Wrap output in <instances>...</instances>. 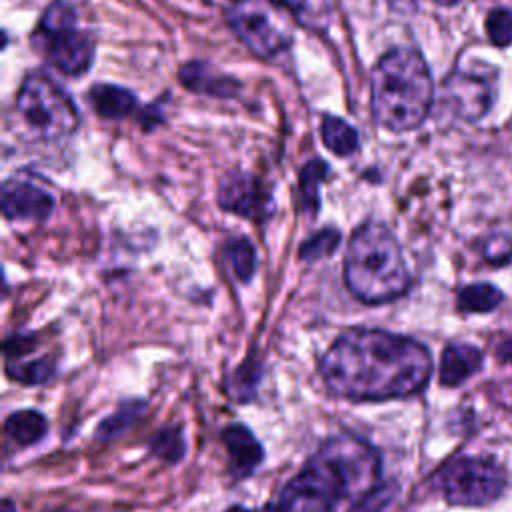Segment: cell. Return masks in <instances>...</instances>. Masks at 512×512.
Masks as SVG:
<instances>
[{
    "mask_svg": "<svg viewBox=\"0 0 512 512\" xmlns=\"http://www.w3.org/2000/svg\"><path fill=\"white\" fill-rule=\"evenodd\" d=\"M16 112L46 140L66 138L76 132L80 114L68 92L46 72L30 70L16 94Z\"/></svg>",
    "mask_w": 512,
    "mask_h": 512,
    "instance_id": "8992f818",
    "label": "cell"
},
{
    "mask_svg": "<svg viewBox=\"0 0 512 512\" xmlns=\"http://www.w3.org/2000/svg\"><path fill=\"white\" fill-rule=\"evenodd\" d=\"M436 6H442V8H452V6H458L462 4L464 0H432Z\"/></svg>",
    "mask_w": 512,
    "mask_h": 512,
    "instance_id": "1f68e13d",
    "label": "cell"
},
{
    "mask_svg": "<svg viewBox=\"0 0 512 512\" xmlns=\"http://www.w3.org/2000/svg\"><path fill=\"white\" fill-rule=\"evenodd\" d=\"M320 134H322L324 146L340 158L352 156L360 146V138H358L356 128H352L346 120H342L338 116L326 114L322 124H320Z\"/></svg>",
    "mask_w": 512,
    "mask_h": 512,
    "instance_id": "ac0fdd59",
    "label": "cell"
},
{
    "mask_svg": "<svg viewBox=\"0 0 512 512\" xmlns=\"http://www.w3.org/2000/svg\"><path fill=\"white\" fill-rule=\"evenodd\" d=\"M496 356H498V360L512 364V338H506L496 346Z\"/></svg>",
    "mask_w": 512,
    "mask_h": 512,
    "instance_id": "4dcf8cb0",
    "label": "cell"
},
{
    "mask_svg": "<svg viewBox=\"0 0 512 512\" xmlns=\"http://www.w3.org/2000/svg\"><path fill=\"white\" fill-rule=\"evenodd\" d=\"M150 450L154 456L168 464H176L186 454V440L180 426H166L150 438Z\"/></svg>",
    "mask_w": 512,
    "mask_h": 512,
    "instance_id": "d4e9b609",
    "label": "cell"
},
{
    "mask_svg": "<svg viewBox=\"0 0 512 512\" xmlns=\"http://www.w3.org/2000/svg\"><path fill=\"white\" fill-rule=\"evenodd\" d=\"M222 442L228 452V472L236 478H248L264 460V448L252 430L244 424H230L222 430Z\"/></svg>",
    "mask_w": 512,
    "mask_h": 512,
    "instance_id": "7c38bea8",
    "label": "cell"
},
{
    "mask_svg": "<svg viewBox=\"0 0 512 512\" xmlns=\"http://www.w3.org/2000/svg\"><path fill=\"white\" fill-rule=\"evenodd\" d=\"M4 430L16 446L24 448L40 442L46 436L48 420L38 410H16L6 418Z\"/></svg>",
    "mask_w": 512,
    "mask_h": 512,
    "instance_id": "e0dca14e",
    "label": "cell"
},
{
    "mask_svg": "<svg viewBox=\"0 0 512 512\" xmlns=\"http://www.w3.org/2000/svg\"><path fill=\"white\" fill-rule=\"evenodd\" d=\"M436 486L452 506H486L502 494L506 474L488 458L456 456L438 470Z\"/></svg>",
    "mask_w": 512,
    "mask_h": 512,
    "instance_id": "9c48e42d",
    "label": "cell"
},
{
    "mask_svg": "<svg viewBox=\"0 0 512 512\" xmlns=\"http://www.w3.org/2000/svg\"><path fill=\"white\" fill-rule=\"evenodd\" d=\"M146 412V402L144 400H128L122 402L114 414H110L108 418H104L98 426L94 436L100 442H108L112 438H118L120 434H124L128 428H132L140 416Z\"/></svg>",
    "mask_w": 512,
    "mask_h": 512,
    "instance_id": "d6986e66",
    "label": "cell"
},
{
    "mask_svg": "<svg viewBox=\"0 0 512 512\" xmlns=\"http://www.w3.org/2000/svg\"><path fill=\"white\" fill-rule=\"evenodd\" d=\"M482 360H484V354L474 344H468V342L446 344L440 358V384L450 388L460 386L480 370Z\"/></svg>",
    "mask_w": 512,
    "mask_h": 512,
    "instance_id": "5bb4252c",
    "label": "cell"
},
{
    "mask_svg": "<svg viewBox=\"0 0 512 512\" xmlns=\"http://www.w3.org/2000/svg\"><path fill=\"white\" fill-rule=\"evenodd\" d=\"M340 242V232L334 228H324L316 234H312L302 246H300V260L304 262H316L320 258L330 256Z\"/></svg>",
    "mask_w": 512,
    "mask_h": 512,
    "instance_id": "484cf974",
    "label": "cell"
},
{
    "mask_svg": "<svg viewBox=\"0 0 512 512\" xmlns=\"http://www.w3.org/2000/svg\"><path fill=\"white\" fill-rule=\"evenodd\" d=\"M386 4L402 14H412L418 8V0H386Z\"/></svg>",
    "mask_w": 512,
    "mask_h": 512,
    "instance_id": "f546056e",
    "label": "cell"
},
{
    "mask_svg": "<svg viewBox=\"0 0 512 512\" xmlns=\"http://www.w3.org/2000/svg\"><path fill=\"white\" fill-rule=\"evenodd\" d=\"M224 256H226V262L230 264L234 276L240 282L252 280V276L256 272V250L248 238H244V236L230 238L224 244Z\"/></svg>",
    "mask_w": 512,
    "mask_h": 512,
    "instance_id": "44dd1931",
    "label": "cell"
},
{
    "mask_svg": "<svg viewBox=\"0 0 512 512\" xmlns=\"http://www.w3.org/2000/svg\"><path fill=\"white\" fill-rule=\"evenodd\" d=\"M0 204L8 220H46L54 210V196L32 180L12 176L2 182Z\"/></svg>",
    "mask_w": 512,
    "mask_h": 512,
    "instance_id": "8fae6325",
    "label": "cell"
},
{
    "mask_svg": "<svg viewBox=\"0 0 512 512\" xmlns=\"http://www.w3.org/2000/svg\"><path fill=\"white\" fill-rule=\"evenodd\" d=\"M504 298L506 294L492 282H470L456 292V308L462 314H488L494 312Z\"/></svg>",
    "mask_w": 512,
    "mask_h": 512,
    "instance_id": "2e32d148",
    "label": "cell"
},
{
    "mask_svg": "<svg viewBox=\"0 0 512 512\" xmlns=\"http://www.w3.org/2000/svg\"><path fill=\"white\" fill-rule=\"evenodd\" d=\"M6 374L22 384L40 386L56 378V364L50 358H34L28 362H6Z\"/></svg>",
    "mask_w": 512,
    "mask_h": 512,
    "instance_id": "7402d4cb",
    "label": "cell"
},
{
    "mask_svg": "<svg viewBox=\"0 0 512 512\" xmlns=\"http://www.w3.org/2000/svg\"><path fill=\"white\" fill-rule=\"evenodd\" d=\"M484 34L490 46L504 50L512 46V8L506 4L492 6L484 16Z\"/></svg>",
    "mask_w": 512,
    "mask_h": 512,
    "instance_id": "cb8c5ba5",
    "label": "cell"
},
{
    "mask_svg": "<svg viewBox=\"0 0 512 512\" xmlns=\"http://www.w3.org/2000/svg\"><path fill=\"white\" fill-rule=\"evenodd\" d=\"M380 480V454L364 438L340 432L326 438L282 488L276 512H334L358 500Z\"/></svg>",
    "mask_w": 512,
    "mask_h": 512,
    "instance_id": "7a4b0ae2",
    "label": "cell"
},
{
    "mask_svg": "<svg viewBox=\"0 0 512 512\" xmlns=\"http://www.w3.org/2000/svg\"><path fill=\"white\" fill-rule=\"evenodd\" d=\"M88 100L94 112L106 120H122L138 108L136 96L116 84H94L88 90Z\"/></svg>",
    "mask_w": 512,
    "mask_h": 512,
    "instance_id": "9a60e30c",
    "label": "cell"
},
{
    "mask_svg": "<svg viewBox=\"0 0 512 512\" xmlns=\"http://www.w3.org/2000/svg\"><path fill=\"white\" fill-rule=\"evenodd\" d=\"M478 254L490 268H506L512 264V234L504 230L488 232L478 242Z\"/></svg>",
    "mask_w": 512,
    "mask_h": 512,
    "instance_id": "603a6c76",
    "label": "cell"
},
{
    "mask_svg": "<svg viewBox=\"0 0 512 512\" xmlns=\"http://www.w3.org/2000/svg\"><path fill=\"white\" fill-rule=\"evenodd\" d=\"M434 106V80L420 50L396 46L370 72V110L378 126L394 134L418 130Z\"/></svg>",
    "mask_w": 512,
    "mask_h": 512,
    "instance_id": "3957f363",
    "label": "cell"
},
{
    "mask_svg": "<svg viewBox=\"0 0 512 512\" xmlns=\"http://www.w3.org/2000/svg\"><path fill=\"white\" fill-rule=\"evenodd\" d=\"M30 40L34 50L62 74L80 76L94 62L96 42L90 32L80 28L76 10L66 0L46 6Z\"/></svg>",
    "mask_w": 512,
    "mask_h": 512,
    "instance_id": "5b68a950",
    "label": "cell"
},
{
    "mask_svg": "<svg viewBox=\"0 0 512 512\" xmlns=\"http://www.w3.org/2000/svg\"><path fill=\"white\" fill-rule=\"evenodd\" d=\"M398 486L396 482H378L372 490L352 502L348 512H384L386 506L392 502Z\"/></svg>",
    "mask_w": 512,
    "mask_h": 512,
    "instance_id": "4316f807",
    "label": "cell"
},
{
    "mask_svg": "<svg viewBox=\"0 0 512 512\" xmlns=\"http://www.w3.org/2000/svg\"><path fill=\"white\" fill-rule=\"evenodd\" d=\"M282 12L268 0H234L224 18L252 54L270 60L292 44V30Z\"/></svg>",
    "mask_w": 512,
    "mask_h": 512,
    "instance_id": "ba28073f",
    "label": "cell"
},
{
    "mask_svg": "<svg viewBox=\"0 0 512 512\" xmlns=\"http://www.w3.org/2000/svg\"><path fill=\"white\" fill-rule=\"evenodd\" d=\"M328 176V164L320 158L306 162L300 170V194L304 212L314 218L320 208V184Z\"/></svg>",
    "mask_w": 512,
    "mask_h": 512,
    "instance_id": "ffe728a7",
    "label": "cell"
},
{
    "mask_svg": "<svg viewBox=\"0 0 512 512\" xmlns=\"http://www.w3.org/2000/svg\"><path fill=\"white\" fill-rule=\"evenodd\" d=\"M268 2L282 8L284 12H290L296 20H304L306 12L310 10V0H268Z\"/></svg>",
    "mask_w": 512,
    "mask_h": 512,
    "instance_id": "f1b7e54d",
    "label": "cell"
},
{
    "mask_svg": "<svg viewBox=\"0 0 512 512\" xmlns=\"http://www.w3.org/2000/svg\"><path fill=\"white\" fill-rule=\"evenodd\" d=\"M330 392L354 402H382L420 392L432 374L430 350L382 328H350L320 356Z\"/></svg>",
    "mask_w": 512,
    "mask_h": 512,
    "instance_id": "6da1fadb",
    "label": "cell"
},
{
    "mask_svg": "<svg viewBox=\"0 0 512 512\" xmlns=\"http://www.w3.org/2000/svg\"><path fill=\"white\" fill-rule=\"evenodd\" d=\"M2 512H16V510H14V506H12V502H10L8 498L2 502Z\"/></svg>",
    "mask_w": 512,
    "mask_h": 512,
    "instance_id": "836d02e7",
    "label": "cell"
},
{
    "mask_svg": "<svg viewBox=\"0 0 512 512\" xmlns=\"http://www.w3.org/2000/svg\"><path fill=\"white\" fill-rule=\"evenodd\" d=\"M226 512H254V510H250V508H246V506H230V508H226Z\"/></svg>",
    "mask_w": 512,
    "mask_h": 512,
    "instance_id": "d6a6232c",
    "label": "cell"
},
{
    "mask_svg": "<svg viewBox=\"0 0 512 512\" xmlns=\"http://www.w3.org/2000/svg\"><path fill=\"white\" fill-rule=\"evenodd\" d=\"M344 284L364 304H384L404 296L410 272L394 232L378 220L362 222L344 254Z\"/></svg>",
    "mask_w": 512,
    "mask_h": 512,
    "instance_id": "277c9868",
    "label": "cell"
},
{
    "mask_svg": "<svg viewBox=\"0 0 512 512\" xmlns=\"http://www.w3.org/2000/svg\"><path fill=\"white\" fill-rule=\"evenodd\" d=\"M502 70L486 60L472 58L458 64L442 84V102L458 120L478 124L486 120L500 98Z\"/></svg>",
    "mask_w": 512,
    "mask_h": 512,
    "instance_id": "52a82bcc",
    "label": "cell"
},
{
    "mask_svg": "<svg viewBox=\"0 0 512 512\" xmlns=\"http://www.w3.org/2000/svg\"><path fill=\"white\" fill-rule=\"evenodd\" d=\"M258 378H260V364L254 362L252 358H248L238 370L236 374L228 380V390H232L236 386V392L232 394L234 398H240V402H248L254 396V390L258 386Z\"/></svg>",
    "mask_w": 512,
    "mask_h": 512,
    "instance_id": "83f0119b",
    "label": "cell"
},
{
    "mask_svg": "<svg viewBox=\"0 0 512 512\" xmlns=\"http://www.w3.org/2000/svg\"><path fill=\"white\" fill-rule=\"evenodd\" d=\"M180 82L196 94L212 96V98H232L240 92L242 84L226 74H220L208 62L190 60L180 68Z\"/></svg>",
    "mask_w": 512,
    "mask_h": 512,
    "instance_id": "4fadbf2b",
    "label": "cell"
},
{
    "mask_svg": "<svg viewBox=\"0 0 512 512\" xmlns=\"http://www.w3.org/2000/svg\"><path fill=\"white\" fill-rule=\"evenodd\" d=\"M216 198L224 212L238 214L252 222H266L274 212L268 188L254 174L242 170H234L224 176Z\"/></svg>",
    "mask_w": 512,
    "mask_h": 512,
    "instance_id": "30bf717a",
    "label": "cell"
}]
</instances>
